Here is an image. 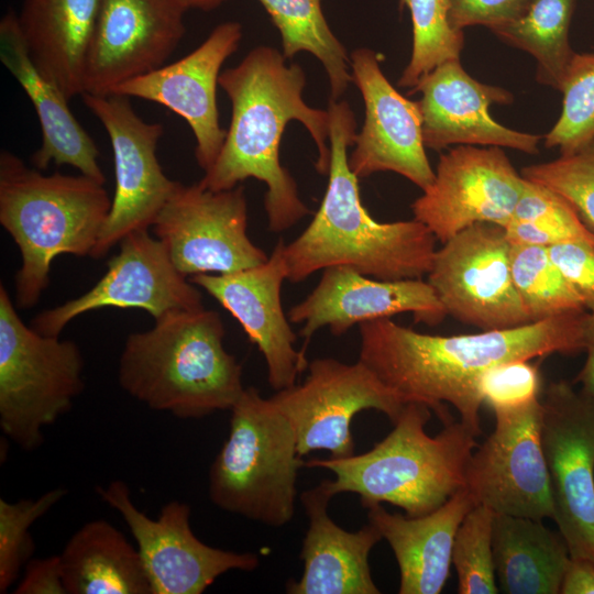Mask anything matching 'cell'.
I'll return each mask as SVG.
<instances>
[{"mask_svg": "<svg viewBox=\"0 0 594 594\" xmlns=\"http://www.w3.org/2000/svg\"><path fill=\"white\" fill-rule=\"evenodd\" d=\"M587 310L516 328L472 334L432 336L391 318L359 326V360L407 402L426 404L444 424L446 403L477 436L483 405L476 383L487 369L514 360L584 352Z\"/></svg>", "mask_w": 594, "mask_h": 594, "instance_id": "6da1fadb", "label": "cell"}, {"mask_svg": "<svg viewBox=\"0 0 594 594\" xmlns=\"http://www.w3.org/2000/svg\"><path fill=\"white\" fill-rule=\"evenodd\" d=\"M0 59L24 89L40 121L42 143L30 158L32 165L40 170L51 163L69 165L105 184L95 141L72 113L69 100L31 61L14 11L0 21Z\"/></svg>", "mask_w": 594, "mask_h": 594, "instance_id": "d4e9b609", "label": "cell"}, {"mask_svg": "<svg viewBox=\"0 0 594 594\" xmlns=\"http://www.w3.org/2000/svg\"><path fill=\"white\" fill-rule=\"evenodd\" d=\"M553 263L581 297L587 311L594 310V243L574 241L548 248Z\"/></svg>", "mask_w": 594, "mask_h": 594, "instance_id": "ab89813d", "label": "cell"}, {"mask_svg": "<svg viewBox=\"0 0 594 594\" xmlns=\"http://www.w3.org/2000/svg\"><path fill=\"white\" fill-rule=\"evenodd\" d=\"M268 46L253 48L233 68L223 70L219 86L228 95L232 114L222 148L213 165L198 182L211 190H228L248 178L265 183L264 208L268 230L290 229L310 211L297 184L280 164L279 145L289 121H299L318 148L316 169L330 167L328 110L311 108L302 99L306 75L297 64Z\"/></svg>", "mask_w": 594, "mask_h": 594, "instance_id": "7a4b0ae2", "label": "cell"}, {"mask_svg": "<svg viewBox=\"0 0 594 594\" xmlns=\"http://www.w3.org/2000/svg\"><path fill=\"white\" fill-rule=\"evenodd\" d=\"M59 559L67 594H152L138 548L106 519L77 529Z\"/></svg>", "mask_w": 594, "mask_h": 594, "instance_id": "83f0119b", "label": "cell"}, {"mask_svg": "<svg viewBox=\"0 0 594 594\" xmlns=\"http://www.w3.org/2000/svg\"><path fill=\"white\" fill-rule=\"evenodd\" d=\"M419 91L425 146L442 150L449 145L510 147L537 154L542 136L508 129L490 114V106L506 105L507 90L472 78L459 59L447 61L420 78L409 91Z\"/></svg>", "mask_w": 594, "mask_h": 594, "instance_id": "603a6c76", "label": "cell"}, {"mask_svg": "<svg viewBox=\"0 0 594 594\" xmlns=\"http://www.w3.org/2000/svg\"><path fill=\"white\" fill-rule=\"evenodd\" d=\"M221 317L205 307L175 310L130 333L118 367L121 388L157 411L198 419L230 410L245 387L224 345Z\"/></svg>", "mask_w": 594, "mask_h": 594, "instance_id": "277c9868", "label": "cell"}, {"mask_svg": "<svg viewBox=\"0 0 594 594\" xmlns=\"http://www.w3.org/2000/svg\"><path fill=\"white\" fill-rule=\"evenodd\" d=\"M282 35L283 54L292 58L308 52L324 67L330 100H338L353 82L351 59L329 28L321 0H258Z\"/></svg>", "mask_w": 594, "mask_h": 594, "instance_id": "f546056e", "label": "cell"}, {"mask_svg": "<svg viewBox=\"0 0 594 594\" xmlns=\"http://www.w3.org/2000/svg\"><path fill=\"white\" fill-rule=\"evenodd\" d=\"M241 37L240 23H221L191 53L130 79L110 94L156 102L180 116L194 132L195 157L206 172L217 160L227 135L217 107L220 69L238 50Z\"/></svg>", "mask_w": 594, "mask_h": 594, "instance_id": "44dd1931", "label": "cell"}, {"mask_svg": "<svg viewBox=\"0 0 594 594\" xmlns=\"http://www.w3.org/2000/svg\"><path fill=\"white\" fill-rule=\"evenodd\" d=\"M284 249L279 239L262 264L189 278L228 310L256 344L266 364L267 382L275 391L295 385L309 363L306 353L295 348L297 337L282 305V285L287 279Z\"/></svg>", "mask_w": 594, "mask_h": 594, "instance_id": "ffe728a7", "label": "cell"}, {"mask_svg": "<svg viewBox=\"0 0 594 594\" xmlns=\"http://www.w3.org/2000/svg\"><path fill=\"white\" fill-rule=\"evenodd\" d=\"M64 488L45 492L35 499L10 503L0 498V593H7L31 560L34 542L33 524L52 509L65 495Z\"/></svg>", "mask_w": 594, "mask_h": 594, "instance_id": "8d00e7d4", "label": "cell"}, {"mask_svg": "<svg viewBox=\"0 0 594 594\" xmlns=\"http://www.w3.org/2000/svg\"><path fill=\"white\" fill-rule=\"evenodd\" d=\"M492 546L502 593H560L571 557L559 531L542 520L494 513Z\"/></svg>", "mask_w": 594, "mask_h": 594, "instance_id": "f1b7e54d", "label": "cell"}, {"mask_svg": "<svg viewBox=\"0 0 594 594\" xmlns=\"http://www.w3.org/2000/svg\"><path fill=\"white\" fill-rule=\"evenodd\" d=\"M409 312L415 321L436 326L448 316L433 288L422 278L383 280L344 265L322 271L316 287L288 311L300 326L306 353L310 338L327 327L342 336L355 324Z\"/></svg>", "mask_w": 594, "mask_h": 594, "instance_id": "7402d4cb", "label": "cell"}, {"mask_svg": "<svg viewBox=\"0 0 594 594\" xmlns=\"http://www.w3.org/2000/svg\"><path fill=\"white\" fill-rule=\"evenodd\" d=\"M584 352L586 359L575 382L581 384L580 393L594 403V310L587 311Z\"/></svg>", "mask_w": 594, "mask_h": 594, "instance_id": "ee69618b", "label": "cell"}, {"mask_svg": "<svg viewBox=\"0 0 594 594\" xmlns=\"http://www.w3.org/2000/svg\"><path fill=\"white\" fill-rule=\"evenodd\" d=\"M525 183L501 147L459 145L440 156L432 184L411 204L414 219L441 243L475 223L505 228Z\"/></svg>", "mask_w": 594, "mask_h": 594, "instance_id": "2e32d148", "label": "cell"}, {"mask_svg": "<svg viewBox=\"0 0 594 594\" xmlns=\"http://www.w3.org/2000/svg\"><path fill=\"white\" fill-rule=\"evenodd\" d=\"M119 244L118 254L89 290L40 312L31 327L59 337L73 319L101 308H136L156 319L170 311L204 307L198 287L175 267L165 245L148 230L131 232Z\"/></svg>", "mask_w": 594, "mask_h": 594, "instance_id": "9a60e30c", "label": "cell"}, {"mask_svg": "<svg viewBox=\"0 0 594 594\" xmlns=\"http://www.w3.org/2000/svg\"><path fill=\"white\" fill-rule=\"evenodd\" d=\"M85 361L76 342L25 324L0 285V428L25 451L67 414L85 388Z\"/></svg>", "mask_w": 594, "mask_h": 594, "instance_id": "ba28073f", "label": "cell"}, {"mask_svg": "<svg viewBox=\"0 0 594 594\" xmlns=\"http://www.w3.org/2000/svg\"><path fill=\"white\" fill-rule=\"evenodd\" d=\"M227 440L210 465L208 495L218 508L278 528L295 514L306 461L289 421L253 387L233 405Z\"/></svg>", "mask_w": 594, "mask_h": 594, "instance_id": "52a82bcc", "label": "cell"}, {"mask_svg": "<svg viewBox=\"0 0 594 594\" xmlns=\"http://www.w3.org/2000/svg\"><path fill=\"white\" fill-rule=\"evenodd\" d=\"M476 389L494 414L522 409L539 399L540 374L530 360H514L484 371Z\"/></svg>", "mask_w": 594, "mask_h": 594, "instance_id": "f35d334b", "label": "cell"}, {"mask_svg": "<svg viewBox=\"0 0 594 594\" xmlns=\"http://www.w3.org/2000/svg\"><path fill=\"white\" fill-rule=\"evenodd\" d=\"M96 491L120 514L133 536L152 594H201L229 571L251 572L260 565L254 552L202 542L191 529V509L184 502L166 503L153 519L135 506L125 482L114 480Z\"/></svg>", "mask_w": 594, "mask_h": 594, "instance_id": "8fae6325", "label": "cell"}, {"mask_svg": "<svg viewBox=\"0 0 594 594\" xmlns=\"http://www.w3.org/2000/svg\"><path fill=\"white\" fill-rule=\"evenodd\" d=\"M541 405L553 520L570 557L594 563V403L561 380L548 385Z\"/></svg>", "mask_w": 594, "mask_h": 594, "instance_id": "7c38bea8", "label": "cell"}, {"mask_svg": "<svg viewBox=\"0 0 594 594\" xmlns=\"http://www.w3.org/2000/svg\"><path fill=\"white\" fill-rule=\"evenodd\" d=\"M111 204L103 184L86 175H45L1 151L0 223L21 254L14 276L18 308L38 302L56 256H91Z\"/></svg>", "mask_w": 594, "mask_h": 594, "instance_id": "8992f818", "label": "cell"}, {"mask_svg": "<svg viewBox=\"0 0 594 594\" xmlns=\"http://www.w3.org/2000/svg\"><path fill=\"white\" fill-rule=\"evenodd\" d=\"M333 495L327 480L300 494L308 529L299 558L301 576L286 582L288 594H380L369 564L370 552L383 539L370 522L354 532L338 526L328 515Z\"/></svg>", "mask_w": 594, "mask_h": 594, "instance_id": "cb8c5ba5", "label": "cell"}, {"mask_svg": "<svg viewBox=\"0 0 594 594\" xmlns=\"http://www.w3.org/2000/svg\"><path fill=\"white\" fill-rule=\"evenodd\" d=\"M186 11L179 0H102L84 94L109 95L163 66L185 34Z\"/></svg>", "mask_w": 594, "mask_h": 594, "instance_id": "d6986e66", "label": "cell"}, {"mask_svg": "<svg viewBox=\"0 0 594 594\" xmlns=\"http://www.w3.org/2000/svg\"><path fill=\"white\" fill-rule=\"evenodd\" d=\"M505 228L475 223L436 250L427 282L448 316L482 331L531 323L512 274Z\"/></svg>", "mask_w": 594, "mask_h": 594, "instance_id": "30bf717a", "label": "cell"}, {"mask_svg": "<svg viewBox=\"0 0 594 594\" xmlns=\"http://www.w3.org/2000/svg\"><path fill=\"white\" fill-rule=\"evenodd\" d=\"M559 90L561 114L544 136L547 147L571 155L594 146V54L575 53Z\"/></svg>", "mask_w": 594, "mask_h": 594, "instance_id": "e575fe53", "label": "cell"}, {"mask_svg": "<svg viewBox=\"0 0 594 594\" xmlns=\"http://www.w3.org/2000/svg\"><path fill=\"white\" fill-rule=\"evenodd\" d=\"M574 4L575 0H532L520 18L491 31L532 55L538 81L559 90L575 55L569 42Z\"/></svg>", "mask_w": 594, "mask_h": 594, "instance_id": "4dcf8cb0", "label": "cell"}, {"mask_svg": "<svg viewBox=\"0 0 594 594\" xmlns=\"http://www.w3.org/2000/svg\"><path fill=\"white\" fill-rule=\"evenodd\" d=\"M153 232L185 276L229 274L267 261L248 234L244 187L211 190L178 183L158 212Z\"/></svg>", "mask_w": 594, "mask_h": 594, "instance_id": "4fadbf2b", "label": "cell"}, {"mask_svg": "<svg viewBox=\"0 0 594 594\" xmlns=\"http://www.w3.org/2000/svg\"><path fill=\"white\" fill-rule=\"evenodd\" d=\"M510 257L514 284L531 322L586 310L548 248L512 244Z\"/></svg>", "mask_w": 594, "mask_h": 594, "instance_id": "d6a6232c", "label": "cell"}, {"mask_svg": "<svg viewBox=\"0 0 594 594\" xmlns=\"http://www.w3.org/2000/svg\"><path fill=\"white\" fill-rule=\"evenodd\" d=\"M521 176L563 197L594 233V146L571 155L526 166Z\"/></svg>", "mask_w": 594, "mask_h": 594, "instance_id": "74e56055", "label": "cell"}, {"mask_svg": "<svg viewBox=\"0 0 594 594\" xmlns=\"http://www.w3.org/2000/svg\"><path fill=\"white\" fill-rule=\"evenodd\" d=\"M81 97L107 131L114 160L111 209L91 253V257L100 258L127 234L148 230L179 182L169 179L157 160L163 124L140 118L129 97L114 94Z\"/></svg>", "mask_w": 594, "mask_h": 594, "instance_id": "5bb4252c", "label": "cell"}, {"mask_svg": "<svg viewBox=\"0 0 594 594\" xmlns=\"http://www.w3.org/2000/svg\"><path fill=\"white\" fill-rule=\"evenodd\" d=\"M14 594H67L59 554L31 559L24 566Z\"/></svg>", "mask_w": 594, "mask_h": 594, "instance_id": "b9f144b4", "label": "cell"}, {"mask_svg": "<svg viewBox=\"0 0 594 594\" xmlns=\"http://www.w3.org/2000/svg\"><path fill=\"white\" fill-rule=\"evenodd\" d=\"M300 384L276 391L273 404L289 421L298 452L324 450L331 458L354 454L352 419L365 409L385 414L394 424L407 402L363 362L318 358L308 363Z\"/></svg>", "mask_w": 594, "mask_h": 594, "instance_id": "9c48e42d", "label": "cell"}, {"mask_svg": "<svg viewBox=\"0 0 594 594\" xmlns=\"http://www.w3.org/2000/svg\"><path fill=\"white\" fill-rule=\"evenodd\" d=\"M505 232L510 244L518 245L549 248L574 241L594 243V233L563 197L527 179Z\"/></svg>", "mask_w": 594, "mask_h": 594, "instance_id": "1f68e13d", "label": "cell"}, {"mask_svg": "<svg viewBox=\"0 0 594 594\" xmlns=\"http://www.w3.org/2000/svg\"><path fill=\"white\" fill-rule=\"evenodd\" d=\"M400 7L410 12L413 51L398 85L413 89L440 64L459 59L464 34L450 23L448 0H400Z\"/></svg>", "mask_w": 594, "mask_h": 594, "instance_id": "836d02e7", "label": "cell"}, {"mask_svg": "<svg viewBox=\"0 0 594 594\" xmlns=\"http://www.w3.org/2000/svg\"><path fill=\"white\" fill-rule=\"evenodd\" d=\"M102 0H24L18 14L35 67L70 100L84 94Z\"/></svg>", "mask_w": 594, "mask_h": 594, "instance_id": "4316f807", "label": "cell"}, {"mask_svg": "<svg viewBox=\"0 0 594 594\" xmlns=\"http://www.w3.org/2000/svg\"><path fill=\"white\" fill-rule=\"evenodd\" d=\"M476 506L463 488L436 510L417 517L387 512L382 504L367 509V519L392 548L400 574L399 594H439L450 574L457 530Z\"/></svg>", "mask_w": 594, "mask_h": 594, "instance_id": "484cf974", "label": "cell"}, {"mask_svg": "<svg viewBox=\"0 0 594 594\" xmlns=\"http://www.w3.org/2000/svg\"><path fill=\"white\" fill-rule=\"evenodd\" d=\"M538 399L514 411L495 413V429L473 451L465 488L476 505L495 514L553 519L549 474L541 444Z\"/></svg>", "mask_w": 594, "mask_h": 594, "instance_id": "e0dca14e", "label": "cell"}, {"mask_svg": "<svg viewBox=\"0 0 594 594\" xmlns=\"http://www.w3.org/2000/svg\"><path fill=\"white\" fill-rule=\"evenodd\" d=\"M330 167L324 196L307 228L285 244L287 280L300 283L330 266L344 265L383 280L422 278L431 270L436 237L420 221L380 222L363 206L348 148L355 118L346 101L330 100Z\"/></svg>", "mask_w": 594, "mask_h": 594, "instance_id": "3957f363", "label": "cell"}, {"mask_svg": "<svg viewBox=\"0 0 594 594\" xmlns=\"http://www.w3.org/2000/svg\"><path fill=\"white\" fill-rule=\"evenodd\" d=\"M560 593L594 594V563L570 558L563 574Z\"/></svg>", "mask_w": 594, "mask_h": 594, "instance_id": "7bdbcfd3", "label": "cell"}, {"mask_svg": "<svg viewBox=\"0 0 594 594\" xmlns=\"http://www.w3.org/2000/svg\"><path fill=\"white\" fill-rule=\"evenodd\" d=\"M430 417L426 404L409 402L393 430L371 450L310 459L306 466L332 472L334 479L327 480L331 494H358L364 508L387 503L407 516L429 514L465 488L466 468L477 447V435L461 420L430 437L425 430Z\"/></svg>", "mask_w": 594, "mask_h": 594, "instance_id": "5b68a950", "label": "cell"}, {"mask_svg": "<svg viewBox=\"0 0 594 594\" xmlns=\"http://www.w3.org/2000/svg\"><path fill=\"white\" fill-rule=\"evenodd\" d=\"M350 59L365 112L363 127L355 134V147L348 156L351 170L359 178L394 172L421 190L427 189L435 179V170L425 151L418 102L408 100L392 86L374 51L356 48Z\"/></svg>", "mask_w": 594, "mask_h": 594, "instance_id": "ac0fdd59", "label": "cell"}, {"mask_svg": "<svg viewBox=\"0 0 594 594\" xmlns=\"http://www.w3.org/2000/svg\"><path fill=\"white\" fill-rule=\"evenodd\" d=\"M494 513L474 506L460 524L452 548V564L458 573L459 594H496L499 592L493 558Z\"/></svg>", "mask_w": 594, "mask_h": 594, "instance_id": "d590c367", "label": "cell"}, {"mask_svg": "<svg viewBox=\"0 0 594 594\" xmlns=\"http://www.w3.org/2000/svg\"><path fill=\"white\" fill-rule=\"evenodd\" d=\"M532 0H448L449 20L453 29L471 25L490 30L520 18Z\"/></svg>", "mask_w": 594, "mask_h": 594, "instance_id": "60d3db41", "label": "cell"}, {"mask_svg": "<svg viewBox=\"0 0 594 594\" xmlns=\"http://www.w3.org/2000/svg\"><path fill=\"white\" fill-rule=\"evenodd\" d=\"M180 3L188 9H199L202 11H210L216 9L227 0H179Z\"/></svg>", "mask_w": 594, "mask_h": 594, "instance_id": "f6af8a7d", "label": "cell"}]
</instances>
